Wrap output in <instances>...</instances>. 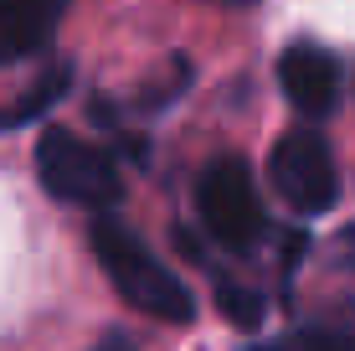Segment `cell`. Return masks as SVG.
I'll return each instance as SVG.
<instances>
[{
  "label": "cell",
  "mask_w": 355,
  "mask_h": 351,
  "mask_svg": "<svg viewBox=\"0 0 355 351\" xmlns=\"http://www.w3.org/2000/svg\"><path fill=\"white\" fill-rule=\"evenodd\" d=\"M88 243H93V259L103 263L108 284H114L134 310H144V316H155L165 325H191L196 320V295L134 238V227H124L108 212H98L93 227H88Z\"/></svg>",
  "instance_id": "cell-1"
},
{
  "label": "cell",
  "mask_w": 355,
  "mask_h": 351,
  "mask_svg": "<svg viewBox=\"0 0 355 351\" xmlns=\"http://www.w3.org/2000/svg\"><path fill=\"white\" fill-rule=\"evenodd\" d=\"M36 176L57 202H78L93 212H108L119 202V165L72 129H46L36 140Z\"/></svg>",
  "instance_id": "cell-2"
},
{
  "label": "cell",
  "mask_w": 355,
  "mask_h": 351,
  "mask_svg": "<svg viewBox=\"0 0 355 351\" xmlns=\"http://www.w3.org/2000/svg\"><path fill=\"white\" fill-rule=\"evenodd\" d=\"M196 202H201V222L206 233L216 238L232 253H248L263 238L268 217H263V197L252 186L248 161L237 155H216L211 165L201 171V186H196Z\"/></svg>",
  "instance_id": "cell-3"
},
{
  "label": "cell",
  "mask_w": 355,
  "mask_h": 351,
  "mask_svg": "<svg viewBox=\"0 0 355 351\" xmlns=\"http://www.w3.org/2000/svg\"><path fill=\"white\" fill-rule=\"evenodd\" d=\"M268 171H273L278 197L304 217H320L340 202V165H335V150L324 145L320 129H288L273 145Z\"/></svg>",
  "instance_id": "cell-4"
},
{
  "label": "cell",
  "mask_w": 355,
  "mask_h": 351,
  "mask_svg": "<svg viewBox=\"0 0 355 351\" xmlns=\"http://www.w3.org/2000/svg\"><path fill=\"white\" fill-rule=\"evenodd\" d=\"M340 57L324 52L314 42H293L284 57H278V88L284 99L309 119H324L329 108L340 104Z\"/></svg>",
  "instance_id": "cell-5"
},
{
  "label": "cell",
  "mask_w": 355,
  "mask_h": 351,
  "mask_svg": "<svg viewBox=\"0 0 355 351\" xmlns=\"http://www.w3.org/2000/svg\"><path fill=\"white\" fill-rule=\"evenodd\" d=\"M72 0H0V63H21L52 47Z\"/></svg>",
  "instance_id": "cell-6"
},
{
  "label": "cell",
  "mask_w": 355,
  "mask_h": 351,
  "mask_svg": "<svg viewBox=\"0 0 355 351\" xmlns=\"http://www.w3.org/2000/svg\"><path fill=\"white\" fill-rule=\"evenodd\" d=\"M216 305H222V316L232 320V325H263V300L252 295V289H237V284H222L216 289Z\"/></svg>",
  "instance_id": "cell-7"
},
{
  "label": "cell",
  "mask_w": 355,
  "mask_h": 351,
  "mask_svg": "<svg viewBox=\"0 0 355 351\" xmlns=\"http://www.w3.org/2000/svg\"><path fill=\"white\" fill-rule=\"evenodd\" d=\"M304 351H355V336H340V331H304Z\"/></svg>",
  "instance_id": "cell-8"
},
{
  "label": "cell",
  "mask_w": 355,
  "mask_h": 351,
  "mask_svg": "<svg viewBox=\"0 0 355 351\" xmlns=\"http://www.w3.org/2000/svg\"><path fill=\"white\" fill-rule=\"evenodd\" d=\"M98 351H129V341H119V336H108V341L98 346Z\"/></svg>",
  "instance_id": "cell-9"
},
{
  "label": "cell",
  "mask_w": 355,
  "mask_h": 351,
  "mask_svg": "<svg viewBox=\"0 0 355 351\" xmlns=\"http://www.w3.org/2000/svg\"><path fill=\"white\" fill-rule=\"evenodd\" d=\"M227 6H252V0H227Z\"/></svg>",
  "instance_id": "cell-10"
},
{
  "label": "cell",
  "mask_w": 355,
  "mask_h": 351,
  "mask_svg": "<svg viewBox=\"0 0 355 351\" xmlns=\"http://www.w3.org/2000/svg\"><path fill=\"white\" fill-rule=\"evenodd\" d=\"M258 351H273V346H258Z\"/></svg>",
  "instance_id": "cell-11"
}]
</instances>
